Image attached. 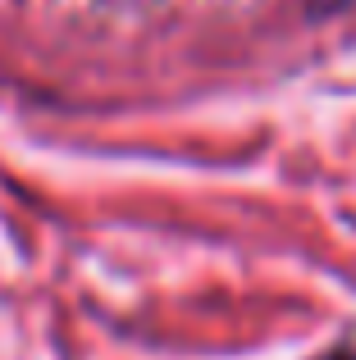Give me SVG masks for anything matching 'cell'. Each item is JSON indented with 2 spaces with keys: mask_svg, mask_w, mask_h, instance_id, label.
<instances>
[{
  "mask_svg": "<svg viewBox=\"0 0 356 360\" xmlns=\"http://www.w3.org/2000/svg\"><path fill=\"white\" fill-rule=\"evenodd\" d=\"M324 360H356V352H333V356H324Z\"/></svg>",
  "mask_w": 356,
  "mask_h": 360,
  "instance_id": "1",
  "label": "cell"
}]
</instances>
